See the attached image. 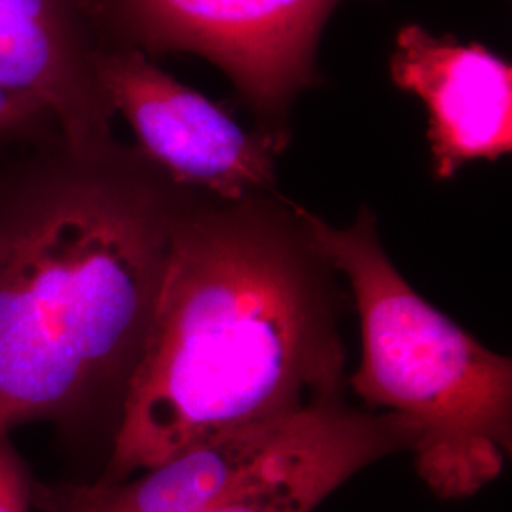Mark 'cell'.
<instances>
[{
	"label": "cell",
	"mask_w": 512,
	"mask_h": 512,
	"mask_svg": "<svg viewBox=\"0 0 512 512\" xmlns=\"http://www.w3.org/2000/svg\"><path fill=\"white\" fill-rule=\"evenodd\" d=\"M95 52L80 0H0V88L46 110L73 150L114 139Z\"/></svg>",
	"instance_id": "obj_7"
},
{
	"label": "cell",
	"mask_w": 512,
	"mask_h": 512,
	"mask_svg": "<svg viewBox=\"0 0 512 512\" xmlns=\"http://www.w3.org/2000/svg\"><path fill=\"white\" fill-rule=\"evenodd\" d=\"M334 406V404H330ZM241 429L118 484L33 482L35 512H202L300 439L330 408Z\"/></svg>",
	"instance_id": "obj_8"
},
{
	"label": "cell",
	"mask_w": 512,
	"mask_h": 512,
	"mask_svg": "<svg viewBox=\"0 0 512 512\" xmlns=\"http://www.w3.org/2000/svg\"><path fill=\"white\" fill-rule=\"evenodd\" d=\"M33 482L10 433H0V512H35Z\"/></svg>",
	"instance_id": "obj_11"
},
{
	"label": "cell",
	"mask_w": 512,
	"mask_h": 512,
	"mask_svg": "<svg viewBox=\"0 0 512 512\" xmlns=\"http://www.w3.org/2000/svg\"><path fill=\"white\" fill-rule=\"evenodd\" d=\"M334 270L294 202L192 192L171 238L101 484L340 401Z\"/></svg>",
	"instance_id": "obj_1"
},
{
	"label": "cell",
	"mask_w": 512,
	"mask_h": 512,
	"mask_svg": "<svg viewBox=\"0 0 512 512\" xmlns=\"http://www.w3.org/2000/svg\"><path fill=\"white\" fill-rule=\"evenodd\" d=\"M97 48L194 54L226 74L255 126L291 143V109L317 82V48L342 0H80Z\"/></svg>",
	"instance_id": "obj_4"
},
{
	"label": "cell",
	"mask_w": 512,
	"mask_h": 512,
	"mask_svg": "<svg viewBox=\"0 0 512 512\" xmlns=\"http://www.w3.org/2000/svg\"><path fill=\"white\" fill-rule=\"evenodd\" d=\"M294 207L355 298L363 353L349 380L353 391L406 423L408 452L433 494H478L511 458V359L484 348L408 285L385 253L370 209L334 228Z\"/></svg>",
	"instance_id": "obj_3"
},
{
	"label": "cell",
	"mask_w": 512,
	"mask_h": 512,
	"mask_svg": "<svg viewBox=\"0 0 512 512\" xmlns=\"http://www.w3.org/2000/svg\"><path fill=\"white\" fill-rule=\"evenodd\" d=\"M401 450H410V433L397 414L334 404L287 450L202 512H311L361 469Z\"/></svg>",
	"instance_id": "obj_9"
},
{
	"label": "cell",
	"mask_w": 512,
	"mask_h": 512,
	"mask_svg": "<svg viewBox=\"0 0 512 512\" xmlns=\"http://www.w3.org/2000/svg\"><path fill=\"white\" fill-rule=\"evenodd\" d=\"M389 71L397 88L425 105L439 181L469 162L511 152L512 71L503 57L478 42L435 37L410 23L397 33Z\"/></svg>",
	"instance_id": "obj_6"
},
{
	"label": "cell",
	"mask_w": 512,
	"mask_h": 512,
	"mask_svg": "<svg viewBox=\"0 0 512 512\" xmlns=\"http://www.w3.org/2000/svg\"><path fill=\"white\" fill-rule=\"evenodd\" d=\"M50 148L0 192V433L124 399L192 196L116 139Z\"/></svg>",
	"instance_id": "obj_2"
},
{
	"label": "cell",
	"mask_w": 512,
	"mask_h": 512,
	"mask_svg": "<svg viewBox=\"0 0 512 512\" xmlns=\"http://www.w3.org/2000/svg\"><path fill=\"white\" fill-rule=\"evenodd\" d=\"M40 137L48 143L61 141L54 118L35 103L0 88V141Z\"/></svg>",
	"instance_id": "obj_10"
},
{
	"label": "cell",
	"mask_w": 512,
	"mask_h": 512,
	"mask_svg": "<svg viewBox=\"0 0 512 512\" xmlns=\"http://www.w3.org/2000/svg\"><path fill=\"white\" fill-rule=\"evenodd\" d=\"M97 84L135 135V148L169 181L226 202L275 192L287 143L245 128L219 103L177 82L129 48H97Z\"/></svg>",
	"instance_id": "obj_5"
}]
</instances>
